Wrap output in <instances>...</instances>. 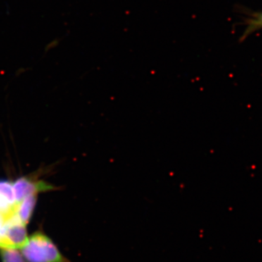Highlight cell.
Here are the masks:
<instances>
[{
	"label": "cell",
	"instance_id": "cell-1",
	"mask_svg": "<svg viewBox=\"0 0 262 262\" xmlns=\"http://www.w3.org/2000/svg\"><path fill=\"white\" fill-rule=\"evenodd\" d=\"M21 249L24 258L28 262H70L62 256L53 241L42 233L31 236Z\"/></svg>",
	"mask_w": 262,
	"mask_h": 262
},
{
	"label": "cell",
	"instance_id": "cell-2",
	"mask_svg": "<svg viewBox=\"0 0 262 262\" xmlns=\"http://www.w3.org/2000/svg\"><path fill=\"white\" fill-rule=\"evenodd\" d=\"M27 239L26 225L18 220L16 215L5 221L0 234V249L21 248Z\"/></svg>",
	"mask_w": 262,
	"mask_h": 262
},
{
	"label": "cell",
	"instance_id": "cell-3",
	"mask_svg": "<svg viewBox=\"0 0 262 262\" xmlns=\"http://www.w3.org/2000/svg\"><path fill=\"white\" fill-rule=\"evenodd\" d=\"M53 189L52 186L42 181H37L29 177H22L18 179L13 184L15 200L17 203L30 194L38 192H46Z\"/></svg>",
	"mask_w": 262,
	"mask_h": 262
},
{
	"label": "cell",
	"instance_id": "cell-4",
	"mask_svg": "<svg viewBox=\"0 0 262 262\" xmlns=\"http://www.w3.org/2000/svg\"><path fill=\"white\" fill-rule=\"evenodd\" d=\"M36 202H37V194H34L26 196L18 203L15 215L24 225H26L29 223L34 212Z\"/></svg>",
	"mask_w": 262,
	"mask_h": 262
},
{
	"label": "cell",
	"instance_id": "cell-5",
	"mask_svg": "<svg viewBox=\"0 0 262 262\" xmlns=\"http://www.w3.org/2000/svg\"><path fill=\"white\" fill-rule=\"evenodd\" d=\"M262 29V12L254 13L246 20V29L243 37L246 38L253 32Z\"/></svg>",
	"mask_w": 262,
	"mask_h": 262
},
{
	"label": "cell",
	"instance_id": "cell-6",
	"mask_svg": "<svg viewBox=\"0 0 262 262\" xmlns=\"http://www.w3.org/2000/svg\"><path fill=\"white\" fill-rule=\"evenodd\" d=\"M0 196L8 200L13 204H18L15 200L13 185L8 181H0Z\"/></svg>",
	"mask_w": 262,
	"mask_h": 262
},
{
	"label": "cell",
	"instance_id": "cell-7",
	"mask_svg": "<svg viewBox=\"0 0 262 262\" xmlns=\"http://www.w3.org/2000/svg\"><path fill=\"white\" fill-rule=\"evenodd\" d=\"M0 255L3 262H25L16 249H0Z\"/></svg>",
	"mask_w": 262,
	"mask_h": 262
},
{
	"label": "cell",
	"instance_id": "cell-8",
	"mask_svg": "<svg viewBox=\"0 0 262 262\" xmlns=\"http://www.w3.org/2000/svg\"><path fill=\"white\" fill-rule=\"evenodd\" d=\"M5 220L4 219L0 216V234H1L2 230H3V226H4Z\"/></svg>",
	"mask_w": 262,
	"mask_h": 262
}]
</instances>
